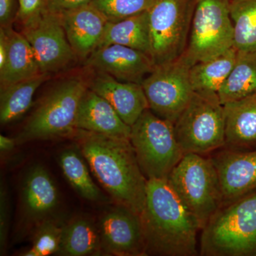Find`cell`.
Segmentation results:
<instances>
[{
	"label": "cell",
	"instance_id": "cell-2",
	"mask_svg": "<svg viewBox=\"0 0 256 256\" xmlns=\"http://www.w3.org/2000/svg\"><path fill=\"white\" fill-rule=\"evenodd\" d=\"M140 216L146 256L198 255L197 235L201 227L166 180H148L146 205Z\"/></svg>",
	"mask_w": 256,
	"mask_h": 256
},
{
	"label": "cell",
	"instance_id": "cell-35",
	"mask_svg": "<svg viewBox=\"0 0 256 256\" xmlns=\"http://www.w3.org/2000/svg\"><path fill=\"white\" fill-rule=\"evenodd\" d=\"M16 144L15 138H10L6 136H0V150L1 152L6 153L12 150Z\"/></svg>",
	"mask_w": 256,
	"mask_h": 256
},
{
	"label": "cell",
	"instance_id": "cell-26",
	"mask_svg": "<svg viewBox=\"0 0 256 256\" xmlns=\"http://www.w3.org/2000/svg\"><path fill=\"white\" fill-rule=\"evenodd\" d=\"M85 158L80 150H64L60 156V164L66 180L82 198L94 202H106V197L92 181Z\"/></svg>",
	"mask_w": 256,
	"mask_h": 256
},
{
	"label": "cell",
	"instance_id": "cell-23",
	"mask_svg": "<svg viewBox=\"0 0 256 256\" xmlns=\"http://www.w3.org/2000/svg\"><path fill=\"white\" fill-rule=\"evenodd\" d=\"M104 254L98 227L92 220L78 217L64 224L63 236L57 255L99 256Z\"/></svg>",
	"mask_w": 256,
	"mask_h": 256
},
{
	"label": "cell",
	"instance_id": "cell-3",
	"mask_svg": "<svg viewBox=\"0 0 256 256\" xmlns=\"http://www.w3.org/2000/svg\"><path fill=\"white\" fill-rule=\"evenodd\" d=\"M205 256L256 255V191L222 206L202 230Z\"/></svg>",
	"mask_w": 256,
	"mask_h": 256
},
{
	"label": "cell",
	"instance_id": "cell-17",
	"mask_svg": "<svg viewBox=\"0 0 256 256\" xmlns=\"http://www.w3.org/2000/svg\"><path fill=\"white\" fill-rule=\"evenodd\" d=\"M22 205L30 222L38 224L52 217L60 202L58 190L48 171L34 165L28 170L22 186Z\"/></svg>",
	"mask_w": 256,
	"mask_h": 256
},
{
	"label": "cell",
	"instance_id": "cell-34",
	"mask_svg": "<svg viewBox=\"0 0 256 256\" xmlns=\"http://www.w3.org/2000/svg\"><path fill=\"white\" fill-rule=\"evenodd\" d=\"M8 55V43L6 33L2 28H0V69L4 67Z\"/></svg>",
	"mask_w": 256,
	"mask_h": 256
},
{
	"label": "cell",
	"instance_id": "cell-10",
	"mask_svg": "<svg viewBox=\"0 0 256 256\" xmlns=\"http://www.w3.org/2000/svg\"><path fill=\"white\" fill-rule=\"evenodd\" d=\"M192 66L182 55L156 65L142 82L149 108L161 118L174 124L194 94L190 70Z\"/></svg>",
	"mask_w": 256,
	"mask_h": 256
},
{
	"label": "cell",
	"instance_id": "cell-14",
	"mask_svg": "<svg viewBox=\"0 0 256 256\" xmlns=\"http://www.w3.org/2000/svg\"><path fill=\"white\" fill-rule=\"evenodd\" d=\"M210 158L220 180L223 206L256 191V150L222 148Z\"/></svg>",
	"mask_w": 256,
	"mask_h": 256
},
{
	"label": "cell",
	"instance_id": "cell-7",
	"mask_svg": "<svg viewBox=\"0 0 256 256\" xmlns=\"http://www.w3.org/2000/svg\"><path fill=\"white\" fill-rule=\"evenodd\" d=\"M174 130L184 154L206 156L223 148L225 120L218 96L194 92L174 122Z\"/></svg>",
	"mask_w": 256,
	"mask_h": 256
},
{
	"label": "cell",
	"instance_id": "cell-20",
	"mask_svg": "<svg viewBox=\"0 0 256 256\" xmlns=\"http://www.w3.org/2000/svg\"><path fill=\"white\" fill-rule=\"evenodd\" d=\"M2 28L6 33L8 55L4 67L0 69L1 86L42 74L31 45L22 34L14 31L12 26Z\"/></svg>",
	"mask_w": 256,
	"mask_h": 256
},
{
	"label": "cell",
	"instance_id": "cell-29",
	"mask_svg": "<svg viewBox=\"0 0 256 256\" xmlns=\"http://www.w3.org/2000/svg\"><path fill=\"white\" fill-rule=\"evenodd\" d=\"M154 0H92L90 4L108 22H117L146 11Z\"/></svg>",
	"mask_w": 256,
	"mask_h": 256
},
{
	"label": "cell",
	"instance_id": "cell-4",
	"mask_svg": "<svg viewBox=\"0 0 256 256\" xmlns=\"http://www.w3.org/2000/svg\"><path fill=\"white\" fill-rule=\"evenodd\" d=\"M88 88V82L80 77L60 82L44 98L28 120L15 138L16 144L73 136L79 105Z\"/></svg>",
	"mask_w": 256,
	"mask_h": 256
},
{
	"label": "cell",
	"instance_id": "cell-13",
	"mask_svg": "<svg viewBox=\"0 0 256 256\" xmlns=\"http://www.w3.org/2000/svg\"><path fill=\"white\" fill-rule=\"evenodd\" d=\"M85 66L120 82L142 84L156 67L150 56L122 45L100 47L86 60Z\"/></svg>",
	"mask_w": 256,
	"mask_h": 256
},
{
	"label": "cell",
	"instance_id": "cell-30",
	"mask_svg": "<svg viewBox=\"0 0 256 256\" xmlns=\"http://www.w3.org/2000/svg\"><path fill=\"white\" fill-rule=\"evenodd\" d=\"M10 222V203L8 190L2 184L0 190V252L4 255L8 246Z\"/></svg>",
	"mask_w": 256,
	"mask_h": 256
},
{
	"label": "cell",
	"instance_id": "cell-31",
	"mask_svg": "<svg viewBox=\"0 0 256 256\" xmlns=\"http://www.w3.org/2000/svg\"><path fill=\"white\" fill-rule=\"evenodd\" d=\"M46 10V0H18L16 20L22 26L38 18Z\"/></svg>",
	"mask_w": 256,
	"mask_h": 256
},
{
	"label": "cell",
	"instance_id": "cell-8",
	"mask_svg": "<svg viewBox=\"0 0 256 256\" xmlns=\"http://www.w3.org/2000/svg\"><path fill=\"white\" fill-rule=\"evenodd\" d=\"M229 6L230 0H196L188 45L182 54L192 66L234 46Z\"/></svg>",
	"mask_w": 256,
	"mask_h": 256
},
{
	"label": "cell",
	"instance_id": "cell-22",
	"mask_svg": "<svg viewBox=\"0 0 256 256\" xmlns=\"http://www.w3.org/2000/svg\"><path fill=\"white\" fill-rule=\"evenodd\" d=\"M237 54L238 50L233 46L214 58L192 66L190 77L194 92L218 95L234 68Z\"/></svg>",
	"mask_w": 256,
	"mask_h": 256
},
{
	"label": "cell",
	"instance_id": "cell-24",
	"mask_svg": "<svg viewBox=\"0 0 256 256\" xmlns=\"http://www.w3.org/2000/svg\"><path fill=\"white\" fill-rule=\"evenodd\" d=\"M50 74H40L32 78L1 86L0 122L9 124L22 116L31 107L38 88L50 78Z\"/></svg>",
	"mask_w": 256,
	"mask_h": 256
},
{
	"label": "cell",
	"instance_id": "cell-18",
	"mask_svg": "<svg viewBox=\"0 0 256 256\" xmlns=\"http://www.w3.org/2000/svg\"><path fill=\"white\" fill-rule=\"evenodd\" d=\"M76 128L109 137L130 139V126L106 99L89 87L80 100Z\"/></svg>",
	"mask_w": 256,
	"mask_h": 256
},
{
	"label": "cell",
	"instance_id": "cell-5",
	"mask_svg": "<svg viewBox=\"0 0 256 256\" xmlns=\"http://www.w3.org/2000/svg\"><path fill=\"white\" fill-rule=\"evenodd\" d=\"M166 181L202 230L223 206L220 180L210 158L194 153L184 154Z\"/></svg>",
	"mask_w": 256,
	"mask_h": 256
},
{
	"label": "cell",
	"instance_id": "cell-11",
	"mask_svg": "<svg viewBox=\"0 0 256 256\" xmlns=\"http://www.w3.org/2000/svg\"><path fill=\"white\" fill-rule=\"evenodd\" d=\"M21 33L30 42L42 73L60 72L77 58L60 14L45 10L36 20L24 26Z\"/></svg>",
	"mask_w": 256,
	"mask_h": 256
},
{
	"label": "cell",
	"instance_id": "cell-16",
	"mask_svg": "<svg viewBox=\"0 0 256 256\" xmlns=\"http://www.w3.org/2000/svg\"><path fill=\"white\" fill-rule=\"evenodd\" d=\"M60 16L76 55L86 60L98 47L108 22L107 18L90 3Z\"/></svg>",
	"mask_w": 256,
	"mask_h": 256
},
{
	"label": "cell",
	"instance_id": "cell-33",
	"mask_svg": "<svg viewBox=\"0 0 256 256\" xmlns=\"http://www.w3.org/2000/svg\"><path fill=\"white\" fill-rule=\"evenodd\" d=\"M92 1V0H46V10L50 12L60 14L90 4Z\"/></svg>",
	"mask_w": 256,
	"mask_h": 256
},
{
	"label": "cell",
	"instance_id": "cell-1",
	"mask_svg": "<svg viewBox=\"0 0 256 256\" xmlns=\"http://www.w3.org/2000/svg\"><path fill=\"white\" fill-rule=\"evenodd\" d=\"M73 137L94 176L112 200L141 215L148 180L130 140L82 130H76Z\"/></svg>",
	"mask_w": 256,
	"mask_h": 256
},
{
	"label": "cell",
	"instance_id": "cell-21",
	"mask_svg": "<svg viewBox=\"0 0 256 256\" xmlns=\"http://www.w3.org/2000/svg\"><path fill=\"white\" fill-rule=\"evenodd\" d=\"M112 44L130 47L151 56L148 10L119 21L108 22L98 48Z\"/></svg>",
	"mask_w": 256,
	"mask_h": 256
},
{
	"label": "cell",
	"instance_id": "cell-12",
	"mask_svg": "<svg viewBox=\"0 0 256 256\" xmlns=\"http://www.w3.org/2000/svg\"><path fill=\"white\" fill-rule=\"evenodd\" d=\"M104 254L117 256H146L141 216L122 205L111 207L98 225Z\"/></svg>",
	"mask_w": 256,
	"mask_h": 256
},
{
	"label": "cell",
	"instance_id": "cell-32",
	"mask_svg": "<svg viewBox=\"0 0 256 256\" xmlns=\"http://www.w3.org/2000/svg\"><path fill=\"white\" fill-rule=\"evenodd\" d=\"M18 0H0V24L2 28H9L16 20Z\"/></svg>",
	"mask_w": 256,
	"mask_h": 256
},
{
	"label": "cell",
	"instance_id": "cell-19",
	"mask_svg": "<svg viewBox=\"0 0 256 256\" xmlns=\"http://www.w3.org/2000/svg\"><path fill=\"white\" fill-rule=\"evenodd\" d=\"M225 142L230 150H256V94L224 104Z\"/></svg>",
	"mask_w": 256,
	"mask_h": 256
},
{
	"label": "cell",
	"instance_id": "cell-6",
	"mask_svg": "<svg viewBox=\"0 0 256 256\" xmlns=\"http://www.w3.org/2000/svg\"><path fill=\"white\" fill-rule=\"evenodd\" d=\"M131 144L146 180H168L183 158L174 124L146 109L131 127Z\"/></svg>",
	"mask_w": 256,
	"mask_h": 256
},
{
	"label": "cell",
	"instance_id": "cell-27",
	"mask_svg": "<svg viewBox=\"0 0 256 256\" xmlns=\"http://www.w3.org/2000/svg\"><path fill=\"white\" fill-rule=\"evenodd\" d=\"M234 46L238 52L256 50V0H230Z\"/></svg>",
	"mask_w": 256,
	"mask_h": 256
},
{
	"label": "cell",
	"instance_id": "cell-15",
	"mask_svg": "<svg viewBox=\"0 0 256 256\" xmlns=\"http://www.w3.org/2000/svg\"><path fill=\"white\" fill-rule=\"evenodd\" d=\"M88 87L106 99L130 127L149 109L142 84L120 82L108 74L96 72L95 76L88 82Z\"/></svg>",
	"mask_w": 256,
	"mask_h": 256
},
{
	"label": "cell",
	"instance_id": "cell-9",
	"mask_svg": "<svg viewBox=\"0 0 256 256\" xmlns=\"http://www.w3.org/2000/svg\"><path fill=\"white\" fill-rule=\"evenodd\" d=\"M196 0H154L148 10L151 57L156 65L182 55L188 45Z\"/></svg>",
	"mask_w": 256,
	"mask_h": 256
},
{
	"label": "cell",
	"instance_id": "cell-28",
	"mask_svg": "<svg viewBox=\"0 0 256 256\" xmlns=\"http://www.w3.org/2000/svg\"><path fill=\"white\" fill-rule=\"evenodd\" d=\"M64 224L50 218L36 224L32 246L20 254L22 256H47L57 254L63 236Z\"/></svg>",
	"mask_w": 256,
	"mask_h": 256
},
{
	"label": "cell",
	"instance_id": "cell-25",
	"mask_svg": "<svg viewBox=\"0 0 256 256\" xmlns=\"http://www.w3.org/2000/svg\"><path fill=\"white\" fill-rule=\"evenodd\" d=\"M256 94V50L238 52L230 75L218 92L222 104Z\"/></svg>",
	"mask_w": 256,
	"mask_h": 256
}]
</instances>
